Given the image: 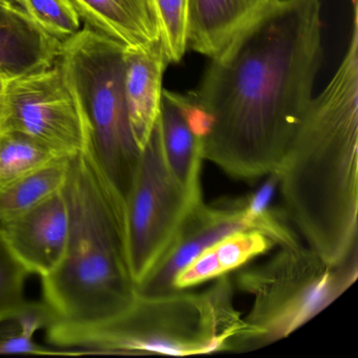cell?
I'll return each mask as SVG.
<instances>
[{
    "instance_id": "9a60e30c",
    "label": "cell",
    "mask_w": 358,
    "mask_h": 358,
    "mask_svg": "<svg viewBox=\"0 0 358 358\" xmlns=\"http://www.w3.org/2000/svg\"><path fill=\"white\" fill-rule=\"evenodd\" d=\"M167 66L162 41L148 51L125 52V103L134 137L141 150L160 115L163 75Z\"/></svg>"
},
{
    "instance_id": "603a6c76",
    "label": "cell",
    "mask_w": 358,
    "mask_h": 358,
    "mask_svg": "<svg viewBox=\"0 0 358 358\" xmlns=\"http://www.w3.org/2000/svg\"><path fill=\"white\" fill-rule=\"evenodd\" d=\"M6 83L7 80L0 76V122H1V113H3V95H5Z\"/></svg>"
},
{
    "instance_id": "4fadbf2b",
    "label": "cell",
    "mask_w": 358,
    "mask_h": 358,
    "mask_svg": "<svg viewBox=\"0 0 358 358\" xmlns=\"http://www.w3.org/2000/svg\"><path fill=\"white\" fill-rule=\"evenodd\" d=\"M62 43L43 31L16 3L0 0V76L6 80L51 68Z\"/></svg>"
},
{
    "instance_id": "ac0fdd59",
    "label": "cell",
    "mask_w": 358,
    "mask_h": 358,
    "mask_svg": "<svg viewBox=\"0 0 358 358\" xmlns=\"http://www.w3.org/2000/svg\"><path fill=\"white\" fill-rule=\"evenodd\" d=\"M53 314L45 301H24L0 311V354L83 355L78 351H60L35 341L38 331L47 329Z\"/></svg>"
},
{
    "instance_id": "5bb4252c",
    "label": "cell",
    "mask_w": 358,
    "mask_h": 358,
    "mask_svg": "<svg viewBox=\"0 0 358 358\" xmlns=\"http://www.w3.org/2000/svg\"><path fill=\"white\" fill-rule=\"evenodd\" d=\"M278 0H187V50L213 58Z\"/></svg>"
},
{
    "instance_id": "7402d4cb",
    "label": "cell",
    "mask_w": 358,
    "mask_h": 358,
    "mask_svg": "<svg viewBox=\"0 0 358 358\" xmlns=\"http://www.w3.org/2000/svg\"><path fill=\"white\" fill-rule=\"evenodd\" d=\"M28 272L16 261L0 230V311L22 305Z\"/></svg>"
},
{
    "instance_id": "5b68a950",
    "label": "cell",
    "mask_w": 358,
    "mask_h": 358,
    "mask_svg": "<svg viewBox=\"0 0 358 358\" xmlns=\"http://www.w3.org/2000/svg\"><path fill=\"white\" fill-rule=\"evenodd\" d=\"M125 52L119 43L85 27L62 43L58 59L92 148L124 203L141 155L125 103Z\"/></svg>"
},
{
    "instance_id": "52a82bcc",
    "label": "cell",
    "mask_w": 358,
    "mask_h": 358,
    "mask_svg": "<svg viewBox=\"0 0 358 358\" xmlns=\"http://www.w3.org/2000/svg\"><path fill=\"white\" fill-rule=\"evenodd\" d=\"M201 202L192 200L167 165L158 118L142 148L125 201L127 259L136 285L152 271L173 242L186 215Z\"/></svg>"
},
{
    "instance_id": "2e32d148",
    "label": "cell",
    "mask_w": 358,
    "mask_h": 358,
    "mask_svg": "<svg viewBox=\"0 0 358 358\" xmlns=\"http://www.w3.org/2000/svg\"><path fill=\"white\" fill-rule=\"evenodd\" d=\"M275 243L259 230L236 232L190 262L176 276L173 288L187 290L220 276L234 273L252 259L271 250Z\"/></svg>"
},
{
    "instance_id": "277c9868",
    "label": "cell",
    "mask_w": 358,
    "mask_h": 358,
    "mask_svg": "<svg viewBox=\"0 0 358 358\" xmlns=\"http://www.w3.org/2000/svg\"><path fill=\"white\" fill-rule=\"evenodd\" d=\"M231 275L204 290L138 294L121 315L87 327L50 324L52 345L89 354L199 355L249 349L252 331L234 306Z\"/></svg>"
},
{
    "instance_id": "7c38bea8",
    "label": "cell",
    "mask_w": 358,
    "mask_h": 358,
    "mask_svg": "<svg viewBox=\"0 0 358 358\" xmlns=\"http://www.w3.org/2000/svg\"><path fill=\"white\" fill-rule=\"evenodd\" d=\"M85 28L127 51H148L161 43L154 0H69Z\"/></svg>"
},
{
    "instance_id": "ffe728a7",
    "label": "cell",
    "mask_w": 358,
    "mask_h": 358,
    "mask_svg": "<svg viewBox=\"0 0 358 358\" xmlns=\"http://www.w3.org/2000/svg\"><path fill=\"white\" fill-rule=\"evenodd\" d=\"M15 3L43 31L62 43L83 29V22L69 0H15Z\"/></svg>"
},
{
    "instance_id": "e0dca14e",
    "label": "cell",
    "mask_w": 358,
    "mask_h": 358,
    "mask_svg": "<svg viewBox=\"0 0 358 358\" xmlns=\"http://www.w3.org/2000/svg\"><path fill=\"white\" fill-rule=\"evenodd\" d=\"M70 159L57 158L0 188V225L8 223L62 192Z\"/></svg>"
},
{
    "instance_id": "d4e9b609",
    "label": "cell",
    "mask_w": 358,
    "mask_h": 358,
    "mask_svg": "<svg viewBox=\"0 0 358 358\" xmlns=\"http://www.w3.org/2000/svg\"><path fill=\"white\" fill-rule=\"evenodd\" d=\"M352 3H355V1H357V0H351Z\"/></svg>"
},
{
    "instance_id": "d6986e66",
    "label": "cell",
    "mask_w": 358,
    "mask_h": 358,
    "mask_svg": "<svg viewBox=\"0 0 358 358\" xmlns=\"http://www.w3.org/2000/svg\"><path fill=\"white\" fill-rule=\"evenodd\" d=\"M56 156L49 148L16 131H0V188L45 166Z\"/></svg>"
},
{
    "instance_id": "8992f818",
    "label": "cell",
    "mask_w": 358,
    "mask_h": 358,
    "mask_svg": "<svg viewBox=\"0 0 358 358\" xmlns=\"http://www.w3.org/2000/svg\"><path fill=\"white\" fill-rule=\"evenodd\" d=\"M357 278V252L331 266L301 244L280 246L270 259L236 270L234 288L252 297L244 317L252 331L250 349L288 336L338 299Z\"/></svg>"
},
{
    "instance_id": "7a4b0ae2",
    "label": "cell",
    "mask_w": 358,
    "mask_h": 358,
    "mask_svg": "<svg viewBox=\"0 0 358 358\" xmlns=\"http://www.w3.org/2000/svg\"><path fill=\"white\" fill-rule=\"evenodd\" d=\"M275 173L282 211L310 249L331 266L357 252L358 3L345 56Z\"/></svg>"
},
{
    "instance_id": "ba28073f",
    "label": "cell",
    "mask_w": 358,
    "mask_h": 358,
    "mask_svg": "<svg viewBox=\"0 0 358 358\" xmlns=\"http://www.w3.org/2000/svg\"><path fill=\"white\" fill-rule=\"evenodd\" d=\"M284 211L272 207L257 208L250 194L246 198L206 204L199 203L186 215L173 242L145 278L137 285L145 296L176 291V276L201 253L228 236L255 229L267 234L276 245L292 246L299 240L285 219Z\"/></svg>"
},
{
    "instance_id": "30bf717a",
    "label": "cell",
    "mask_w": 358,
    "mask_h": 358,
    "mask_svg": "<svg viewBox=\"0 0 358 358\" xmlns=\"http://www.w3.org/2000/svg\"><path fill=\"white\" fill-rule=\"evenodd\" d=\"M10 252L29 274L47 278L64 259L70 232L64 189L24 215L0 225Z\"/></svg>"
},
{
    "instance_id": "cb8c5ba5",
    "label": "cell",
    "mask_w": 358,
    "mask_h": 358,
    "mask_svg": "<svg viewBox=\"0 0 358 358\" xmlns=\"http://www.w3.org/2000/svg\"><path fill=\"white\" fill-rule=\"evenodd\" d=\"M7 1H11V3H16L15 0H7Z\"/></svg>"
},
{
    "instance_id": "44dd1931",
    "label": "cell",
    "mask_w": 358,
    "mask_h": 358,
    "mask_svg": "<svg viewBox=\"0 0 358 358\" xmlns=\"http://www.w3.org/2000/svg\"><path fill=\"white\" fill-rule=\"evenodd\" d=\"M167 62L179 64L187 50V0H154Z\"/></svg>"
},
{
    "instance_id": "8fae6325",
    "label": "cell",
    "mask_w": 358,
    "mask_h": 358,
    "mask_svg": "<svg viewBox=\"0 0 358 358\" xmlns=\"http://www.w3.org/2000/svg\"><path fill=\"white\" fill-rule=\"evenodd\" d=\"M159 127L165 160L171 173L192 200L201 202V169L204 159L200 113L188 94L163 90Z\"/></svg>"
},
{
    "instance_id": "6da1fadb",
    "label": "cell",
    "mask_w": 358,
    "mask_h": 358,
    "mask_svg": "<svg viewBox=\"0 0 358 358\" xmlns=\"http://www.w3.org/2000/svg\"><path fill=\"white\" fill-rule=\"evenodd\" d=\"M320 0H278L210 58L188 94L203 159L227 175L275 173L313 97L322 60Z\"/></svg>"
},
{
    "instance_id": "3957f363",
    "label": "cell",
    "mask_w": 358,
    "mask_h": 358,
    "mask_svg": "<svg viewBox=\"0 0 358 358\" xmlns=\"http://www.w3.org/2000/svg\"><path fill=\"white\" fill-rule=\"evenodd\" d=\"M64 194L68 246L62 263L41 278L43 301L53 314L50 324H102L124 313L138 296L127 259L124 200L92 146L70 159Z\"/></svg>"
},
{
    "instance_id": "9c48e42d",
    "label": "cell",
    "mask_w": 358,
    "mask_h": 358,
    "mask_svg": "<svg viewBox=\"0 0 358 358\" xmlns=\"http://www.w3.org/2000/svg\"><path fill=\"white\" fill-rule=\"evenodd\" d=\"M1 129L20 131L60 158H74L91 146L58 60L51 68L7 81Z\"/></svg>"
}]
</instances>
